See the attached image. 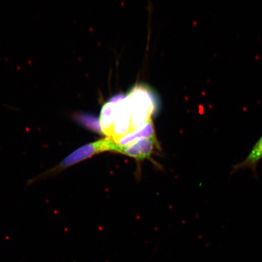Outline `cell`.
Returning a JSON list of instances; mask_svg holds the SVG:
<instances>
[{
    "instance_id": "6",
    "label": "cell",
    "mask_w": 262,
    "mask_h": 262,
    "mask_svg": "<svg viewBox=\"0 0 262 262\" xmlns=\"http://www.w3.org/2000/svg\"><path fill=\"white\" fill-rule=\"evenodd\" d=\"M143 138H151L154 140H157L155 129L152 120L143 127L138 128L137 130L120 138L117 143L120 146H125Z\"/></svg>"
},
{
    "instance_id": "5",
    "label": "cell",
    "mask_w": 262,
    "mask_h": 262,
    "mask_svg": "<svg viewBox=\"0 0 262 262\" xmlns=\"http://www.w3.org/2000/svg\"><path fill=\"white\" fill-rule=\"evenodd\" d=\"M262 160V135L254 145L250 153H249L246 159L243 161L237 163L231 167L230 175H232L234 173L242 169H250L252 171L254 177L258 178L257 167L259 162Z\"/></svg>"
},
{
    "instance_id": "2",
    "label": "cell",
    "mask_w": 262,
    "mask_h": 262,
    "mask_svg": "<svg viewBox=\"0 0 262 262\" xmlns=\"http://www.w3.org/2000/svg\"><path fill=\"white\" fill-rule=\"evenodd\" d=\"M129 104L132 131L150 121L156 110V99L150 89L143 84L135 85L126 95Z\"/></svg>"
},
{
    "instance_id": "8",
    "label": "cell",
    "mask_w": 262,
    "mask_h": 262,
    "mask_svg": "<svg viewBox=\"0 0 262 262\" xmlns=\"http://www.w3.org/2000/svg\"><path fill=\"white\" fill-rule=\"evenodd\" d=\"M72 117L76 122L79 123L80 125L83 126V127L88 128L92 130L98 131V132L101 131L100 124H99L98 120H94L93 117L83 114H75L72 115Z\"/></svg>"
},
{
    "instance_id": "7",
    "label": "cell",
    "mask_w": 262,
    "mask_h": 262,
    "mask_svg": "<svg viewBox=\"0 0 262 262\" xmlns=\"http://www.w3.org/2000/svg\"><path fill=\"white\" fill-rule=\"evenodd\" d=\"M114 113L115 104L111 99L102 107L99 120L101 132L108 137L112 138L113 132Z\"/></svg>"
},
{
    "instance_id": "4",
    "label": "cell",
    "mask_w": 262,
    "mask_h": 262,
    "mask_svg": "<svg viewBox=\"0 0 262 262\" xmlns=\"http://www.w3.org/2000/svg\"><path fill=\"white\" fill-rule=\"evenodd\" d=\"M157 145V140L153 138H141L127 145L120 146L119 153L133 157L138 161H143L150 158L154 146Z\"/></svg>"
},
{
    "instance_id": "1",
    "label": "cell",
    "mask_w": 262,
    "mask_h": 262,
    "mask_svg": "<svg viewBox=\"0 0 262 262\" xmlns=\"http://www.w3.org/2000/svg\"><path fill=\"white\" fill-rule=\"evenodd\" d=\"M120 148V145H118L111 137H108L81 146L80 148L70 153L69 155L66 157L56 166L46 170V171L38 175L37 176L28 180L27 185H33L34 183L56 176L68 167L74 166L81 162L85 161L86 159L90 158L92 156L103 153V152L115 151L119 153Z\"/></svg>"
},
{
    "instance_id": "3",
    "label": "cell",
    "mask_w": 262,
    "mask_h": 262,
    "mask_svg": "<svg viewBox=\"0 0 262 262\" xmlns=\"http://www.w3.org/2000/svg\"><path fill=\"white\" fill-rule=\"evenodd\" d=\"M115 104L113 132L112 138L117 142L120 138L132 132L131 112L127 96L111 99Z\"/></svg>"
}]
</instances>
